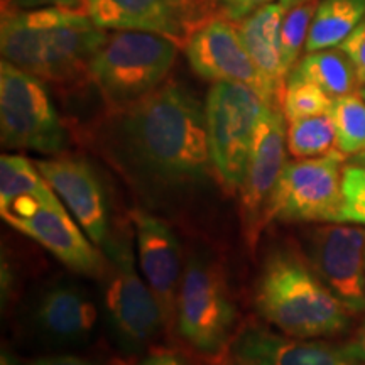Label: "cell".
Returning <instances> with one entry per match:
<instances>
[{
	"label": "cell",
	"mask_w": 365,
	"mask_h": 365,
	"mask_svg": "<svg viewBox=\"0 0 365 365\" xmlns=\"http://www.w3.org/2000/svg\"><path fill=\"white\" fill-rule=\"evenodd\" d=\"M83 137L148 208L188 202L215 178L205 107L175 81L127 107L105 108Z\"/></svg>",
	"instance_id": "cell-1"
},
{
	"label": "cell",
	"mask_w": 365,
	"mask_h": 365,
	"mask_svg": "<svg viewBox=\"0 0 365 365\" xmlns=\"http://www.w3.org/2000/svg\"><path fill=\"white\" fill-rule=\"evenodd\" d=\"M108 34L88 7H49L2 14V59L44 83L76 88L90 81V63Z\"/></svg>",
	"instance_id": "cell-2"
},
{
	"label": "cell",
	"mask_w": 365,
	"mask_h": 365,
	"mask_svg": "<svg viewBox=\"0 0 365 365\" xmlns=\"http://www.w3.org/2000/svg\"><path fill=\"white\" fill-rule=\"evenodd\" d=\"M255 308L261 317L296 339H322L344 333L350 312L289 244L269 249L255 281Z\"/></svg>",
	"instance_id": "cell-3"
},
{
	"label": "cell",
	"mask_w": 365,
	"mask_h": 365,
	"mask_svg": "<svg viewBox=\"0 0 365 365\" xmlns=\"http://www.w3.org/2000/svg\"><path fill=\"white\" fill-rule=\"evenodd\" d=\"M180 46L144 31H115L90 63L91 83L105 108H122L159 88L175 66Z\"/></svg>",
	"instance_id": "cell-4"
},
{
	"label": "cell",
	"mask_w": 365,
	"mask_h": 365,
	"mask_svg": "<svg viewBox=\"0 0 365 365\" xmlns=\"http://www.w3.org/2000/svg\"><path fill=\"white\" fill-rule=\"evenodd\" d=\"M237 312L217 259L193 250L178 294L176 328L186 345L202 355H218L234 336Z\"/></svg>",
	"instance_id": "cell-5"
},
{
	"label": "cell",
	"mask_w": 365,
	"mask_h": 365,
	"mask_svg": "<svg viewBox=\"0 0 365 365\" xmlns=\"http://www.w3.org/2000/svg\"><path fill=\"white\" fill-rule=\"evenodd\" d=\"M267 103L250 86L232 81L213 83L207 93L208 149L215 180L227 191H239L252 149L255 127Z\"/></svg>",
	"instance_id": "cell-6"
},
{
	"label": "cell",
	"mask_w": 365,
	"mask_h": 365,
	"mask_svg": "<svg viewBox=\"0 0 365 365\" xmlns=\"http://www.w3.org/2000/svg\"><path fill=\"white\" fill-rule=\"evenodd\" d=\"M108 267L103 281V303L118 345L129 354L144 350L164 327L161 307L148 282L139 276L127 234L113 235L102 249Z\"/></svg>",
	"instance_id": "cell-7"
},
{
	"label": "cell",
	"mask_w": 365,
	"mask_h": 365,
	"mask_svg": "<svg viewBox=\"0 0 365 365\" xmlns=\"http://www.w3.org/2000/svg\"><path fill=\"white\" fill-rule=\"evenodd\" d=\"M0 140L6 149L56 156L68 148V130L44 81L12 63H0Z\"/></svg>",
	"instance_id": "cell-8"
},
{
	"label": "cell",
	"mask_w": 365,
	"mask_h": 365,
	"mask_svg": "<svg viewBox=\"0 0 365 365\" xmlns=\"http://www.w3.org/2000/svg\"><path fill=\"white\" fill-rule=\"evenodd\" d=\"M345 158L333 149L286 163L269 205V222H339Z\"/></svg>",
	"instance_id": "cell-9"
},
{
	"label": "cell",
	"mask_w": 365,
	"mask_h": 365,
	"mask_svg": "<svg viewBox=\"0 0 365 365\" xmlns=\"http://www.w3.org/2000/svg\"><path fill=\"white\" fill-rule=\"evenodd\" d=\"M9 225L49 250L73 272L102 279L108 262L83 228L73 222L65 203L48 205L34 196H19L6 207H0Z\"/></svg>",
	"instance_id": "cell-10"
},
{
	"label": "cell",
	"mask_w": 365,
	"mask_h": 365,
	"mask_svg": "<svg viewBox=\"0 0 365 365\" xmlns=\"http://www.w3.org/2000/svg\"><path fill=\"white\" fill-rule=\"evenodd\" d=\"M86 6L102 29L159 34L181 49L205 24L225 17L217 0H86Z\"/></svg>",
	"instance_id": "cell-11"
},
{
	"label": "cell",
	"mask_w": 365,
	"mask_h": 365,
	"mask_svg": "<svg viewBox=\"0 0 365 365\" xmlns=\"http://www.w3.org/2000/svg\"><path fill=\"white\" fill-rule=\"evenodd\" d=\"M286 118L281 107L267 105L255 127L252 149L239 193L240 223L247 247L257 249L269 223V205L286 166Z\"/></svg>",
	"instance_id": "cell-12"
},
{
	"label": "cell",
	"mask_w": 365,
	"mask_h": 365,
	"mask_svg": "<svg viewBox=\"0 0 365 365\" xmlns=\"http://www.w3.org/2000/svg\"><path fill=\"white\" fill-rule=\"evenodd\" d=\"M186 58L196 75L202 78L218 83L247 85L261 95L264 102L274 107H281V97L267 83L245 49L237 29V22L218 17L191 36L185 46Z\"/></svg>",
	"instance_id": "cell-13"
},
{
	"label": "cell",
	"mask_w": 365,
	"mask_h": 365,
	"mask_svg": "<svg viewBox=\"0 0 365 365\" xmlns=\"http://www.w3.org/2000/svg\"><path fill=\"white\" fill-rule=\"evenodd\" d=\"M36 166L90 240L103 249L113 232L108 195L98 171L86 159L76 156L41 159Z\"/></svg>",
	"instance_id": "cell-14"
},
{
	"label": "cell",
	"mask_w": 365,
	"mask_h": 365,
	"mask_svg": "<svg viewBox=\"0 0 365 365\" xmlns=\"http://www.w3.org/2000/svg\"><path fill=\"white\" fill-rule=\"evenodd\" d=\"M309 262L350 313L365 312V228L319 227L309 237Z\"/></svg>",
	"instance_id": "cell-15"
},
{
	"label": "cell",
	"mask_w": 365,
	"mask_h": 365,
	"mask_svg": "<svg viewBox=\"0 0 365 365\" xmlns=\"http://www.w3.org/2000/svg\"><path fill=\"white\" fill-rule=\"evenodd\" d=\"M129 217L140 272L161 307L164 327L173 330L176 328L178 294L182 281L180 239L166 222L148 210L134 208Z\"/></svg>",
	"instance_id": "cell-16"
},
{
	"label": "cell",
	"mask_w": 365,
	"mask_h": 365,
	"mask_svg": "<svg viewBox=\"0 0 365 365\" xmlns=\"http://www.w3.org/2000/svg\"><path fill=\"white\" fill-rule=\"evenodd\" d=\"M228 365H364L345 346L276 333L247 323L228 344Z\"/></svg>",
	"instance_id": "cell-17"
},
{
	"label": "cell",
	"mask_w": 365,
	"mask_h": 365,
	"mask_svg": "<svg viewBox=\"0 0 365 365\" xmlns=\"http://www.w3.org/2000/svg\"><path fill=\"white\" fill-rule=\"evenodd\" d=\"M97 319V307L78 286L59 282L36 301L34 325L54 344L75 345L88 340Z\"/></svg>",
	"instance_id": "cell-18"
},
{
	"label": "cell",
	"mask_w": 365,
	"mask_h": 365,
	"mask_svg": "<svg viewBox=\"0 0 365 365\" xmlns=\"http://www.w3.org/2000/svg\"><path fill=\"white\" fill-rule=\"evenodd\" d=\"M284 14L286 9L281 4H269L237 22L242 43L261 75L281 97V102L287 81L281 48V24Z\"/></svg>",
	"instance_id": "cell-19"
},
{
	"label": "cell",
	"mask_w": 365,
	"mask_h": 365,
	"mask_svg": "<svg viewBox=\"0 0 365 365\" xmlns=\"http://www.w3.org/2000/svg\"><path fill=\"white\" fill-rule=\"evenodd\" d=\"M287 76L312 81L327 91L333 100L355 93L357 86H360L354 65L340 48L304 54Z\"/></svg>",
	"instance_id": "cell-20"
},
{
	"label": "cell",
	"mask_w": 365,
	"mask_h": 365,
	"mask_svg": "<svg viewBox=\"0 0 365 365\" xmlns=\"http://www.w3.org/2000/svg\"><path fill=\"white\" fill-rule=\"evenodd\" d=\"M365 19V0H319L309 27L307 53L339 48Z\"/></svg>",
	"instance_id": "cell-21"
},
{
	"label": "cell",
	"mask_w": 365,
	"mask_h": 365,
	"mask_svg": "<svg viewBox=\"0 0 365 365\" xmlns=\"http://www.w3.org/2000/svg\"><path fill=\"white\" fill-rule=\"evenodd\" d=\"M34 196L48 205L63 203L49 182L44 180L36 163L21 154H2L0 158V207H6L19 196Z\"/></svg>",
	"instance_id": "cell-22"
},
{
	"label": "cell",
	"mask_w": 365,
	"mask_h": 365,
	"mask_svg": "<svg viewBox=\"0 0 365 365\" xmlns=\"http://www.w3.org/2000/svg\"><path fill=\"white\" fill-rule=\"evenodd\" d=\"M287 153L294 159L319 158L336 145V132L330 113L287 122Z\"/></svg>",
	"instance_id": "cell-23"
},
{
	"label": "cell",
	"mask_w": 365,
	"mask_h": 365,
	"mask_svg": "<svg viewBox=\"0 0 365 365\" xmlns=\"http://www.w3.org/2000/svg\"><path fill=\"white\" fill-rule=\"evenodd\" d=\"M330 117L336 132V149L345 156L365 150V98L350 93L333 100Z\"/></svg>",
	"instance_id": "cell-24"
},
{
	"label": "cell",
	"mask_w": 365,
	"mask_h": 365,
	"mask_svg": "<svg viewBox=\"0 0 365 365\" xmlns=\"http://www.w3.org/2000/svg\"><path fill=\"white\" fill-rule=\"evenodd\" d=\"M331 105L333 98L318 85L296 76H287L284 95H282V113L286 122L325 115L330 113Z\"/></svg>",
	"instance_id": "cell-25"
},
{
	"label": "cell",
	"mask_w": 365,
	"mask_h": 365,
	"mask_svg": "<svg viewBox=\"0 0 365 365\" xmlns=\"http://www.w3.org/2000/svg\"><path fill=\"white\" fill-rule=\"evenodd\" d=\"M319 0H303L291 9H287L281 24V48L282 61L289 75L293 66L298 63L303 46H307L309 27L317 12Z\"/></svg>",
	"instance_id": "cell-26"
},
{
	"label": "cell",
	"mask_w": 365,
	"mask_h": 365,
	"mask_svg": "<svg viewBox=\"0 0 365 365\" xmlns=\"http://www.w3.org/2000/svg\"><path fill=\"white\" fill-rule=\"evenodd\" d=\"M341 210L339 222L357 223L365 227V168L349 164L341 180Z\"/></svg>",
	"instance_id": "cell-27"
},
{
	"label": "cell",
	"mask_w": 365,
	"mask_h": 365,
	"mask_svg": "<svg viewBox=\"0 0 365 365\" xmlns=\"http://www.w3.org/2000/svg\"><path fill=\"white\" fill-rule=\"evenodd\" d=\"M339 48L346 54L354 65L360 86H365V19L355 27Z\"/></svg>",
	"instance_id": "cell-28"
},
{
	"label": "cell",
	"mask_w": 365,
	"mask_h": 365,
	"mask_svg": "<svg viewBox=\"0 0 365 365\" xmlns=\"http://www.w3.org/2000/svg\"><path fill=\"white\" fill-rule=\"evenodd\" d=\"M2 14L38 11L49 7H88L86 0H0Z\"/></svg>",
	"instance_id": "cell-29"
},
{
	"label": "cell",
	"mask_w": 365,
	"mask_h": 365,
	"mask_svg": "<svg viewBox=\"0 0 365 365\" xmlns=\"http://www.w3.org/2000/svg\"><path fill=\"white\" fill-rule=\"evenodd\" d=\"M217 2L227 19L240 22L259 9L274 4V0H217Z\"/></svg>",
	"instance_id": "cell-30"
},
{
	"label": "cell",
	"mask_w": 365,
	"mask_h": 365,
	"mask_svg": "<svg viewBox=\"0 0 365 365\" xmlns=\"http://www.w3.org/2000/svg\"><path fill=\"white\" fill-rule=\"evenodd\" d=\"M29 365H97V364L91 362V360L85 357H80V355L65 354V355H51V357L38 359Z\"/></svg>",
	"instance_id": "cell-31"
},
{
	"label": "cell",
	"mask_w": 365,
	"mask_h": 365,
	"mask_svg": "<svg viewBox=\"0 0 365 365\" xmlns=\"http://www.w3.org/2000/svg\"><path fill=\"white\" fill-rule=\"evenodd\" d=\"M137 365H186L180 355L170 352V350H156L149 354Z\"/></svg>",
	"instance_id": "cell-32"
},
{
	"label": "cell",
	"mask_w": 365,
	"mask_h": 365,
	"mask_svg": "<svg viewBox=\"0 0 365 365\" xmlns=\"http://www.w3.org/2000/svg\"><path fill=\"white\" fill-rule=\"evenodd\" d=\"M345 349L349 350V354L352 355L355 360H359L360 364L365 365V322L360 325V328L355 331L352 340L345 345Z\"/></svg>",
	"instance_id": "cell-33"
},
{
	"label": "cell",
	"mask_w": 365,
	"mask_h": 365,
	"mask_svg": "<svg viewBox=\"0 0 365 365\" xmlns=\"http://www.w3.org/2000/svg\"><path fill=\"white\" fill-rule=\"evenodd\" d=\"M0 365H17V362H16V359L12 357L11 352L2 350V355H0Z\"/></svg>",
	"instance_id": "cell-34"
},
{
	"label": "cell",
	"mask_w": 365,
	"mask_h": 365,
	"mask_svg": "<svg viewBox=\"0 0 365 365\" xmlns=\"http://www.w3.org/2000/svg\"><path fill=\"white\" fill-rule=\"evenodd\" d=\"M352 164H357V166H362V168H365V150H364V153L357 154V156H354V159H352Z\"/></svg>",
	"instance_id": "cell-35"
},
{
	"label": "cell",
	"mask_w": 365,
	"mask_h": 365,
	"mask_svg": "<svg viewBox=\"0 0 365 365\" xmlns=\"http://www.w3.org/2000/svg\"><path fill=\"white\" fill-rule=\"evenodd\" d=\"M299 2H303V0H279V4L286 9V11H287V9L296 6V4H299Z\"/></svg>",
	"instance_id": "cell-36"
},
{
	"label": "cell",
	"mask_w": 365,
	"mask_h": 365,
	"mask_svg": "<svg viewBox=\"0 0 365 365\" xmlns=\"http://www.w3.org/2000/svg\"><path fill=\"white\" fill-rule=\"evenodd\" d=\"M362 97L365 98V86H364V88H362Z\"/></svg>",
	"instance_id": "cell-37"
}]
</instances>
